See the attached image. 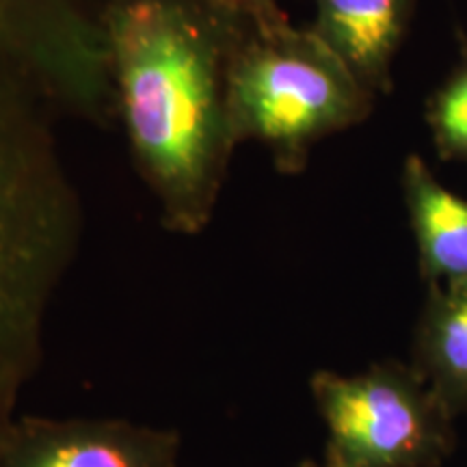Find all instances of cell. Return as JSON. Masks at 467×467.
I'll list each match as a JSON object with an SVG mask.
<instances>
[{
	"label": "cell",
	"instance_id": "5",
	"mask_svg": "<svg viewBox=\"0 0 467 467\" xmlns=\"http://www.w3.org/2000/svg\"><path fill=\"white\" fill-rule=\"evenodd\" d=\"M173 429L117 418H14L0 467H178Z\"/></svg>",
	"mask_w": 467,
	"mask_h": 467
},
{
	"label": "cell",
	"instance_id": "9",
	"mask_svg": "<svg viewBox=\"0 0 467 467\" xmlns=\"http://www.w3.org/2000/svg\"><path fill=\"white\" fill-rule=\"evenodd\" d=\"M433 143L441 161L467 162V50L429 102L426 110Z\"/></svg>",
	"mask_w": 467,
	"mask_h": 467
},
{
	"label": "cell",
	"instance_id": "8",
	"mask_svg": "<svg viewBox=\"0 0 467 467\" xmlns=\"http://www.w3.org/2000/svg\"><path fill=\"white\" fill-rule=\"evenodd\" d=\"M411 358L454 416L467 413V279L429 284Z\"/></svg>",
	"mask_w": 467,
	"mask_h": 467
},
{
	"label": "cell",
	"instance_id": "12",
	"mask_svg": "<svg viewBox=\"0 0 467 467\" xmlns=\"http://www.w3.org/2000/svg\"><path fill=\"white\" fill-rule=\"evenodd\" d=\"M296 467H329V465H327L325 461H323V463H318V461L306 459V461H303V463H299V465H296Z\"/></svg>",
	"mask_w": 467,
	"mask_h": 467
},
{
	"label": "cell",
	"instance_id": "2",
	"mask_svg": "<svg viewBox=\"0 0 467 467\" xmlns=\"http://www.w3.org/2000/svg\"><path fill=\"white\" fill-rule=\"evenodd\" d=\"M57 115L42 85L0 46V411L7 413L42 366L48 309L85 232Z\"/></svg>",
	"mask_w": 467,
	"mask_h": 467
},
{
	"label": "cell",
	"instance_id": "1",
	"mask_svg": "<svg viewBox=\"0 0 467 467\" xmlns=\"http://www.w3.org/2000/svg\"><path fill=\"white\" fill-rule=\"evenodd\" d=\"M247 20L225 0H104L115 117L169 232L202 234L217 210L238 148L230 66Z\"/></svg>",
	"mask_w": 467,
	"mask_h": 467
},
{
	"label": "cell",
	"instance_id": "3",
	"mask_svg": "<svg viewBox=\"0 0 467 467\" xmlns=\"http://www.w3.org/2000/svg\"><path fill=\"white\" fill-rule=\"evenodd\" d=\"M375 102L309 26L247 20L230 66L232 132L265 145L279 173H301L314 145L361 124Z\"/></svg>",
	"mask_w": 467,
	"mask_h": 467
},
{
	"label": "cell",
	"instance_id": "11",
	"mask_svg": "<svg viewBox=\"0 0 467 467\" xmlns=\"http://www.w3.org/2000/svg\"><path fill=\"white\" fill-rule=\"evenodd\" d=\"M14 422V413H7V411H0V448H3V441H5V435H7L9 426Z\"/></svg>",
	"mask_w": 467,
	"mask_h": 467
},
{
	"label": "cell",
	"instance_id": "4",
	"mask_svg": "<svg viewBox=\"0 0 467 467\" xmlns=\"http://www.w3.org/2000/svg\"><path fill=\"white\" fill-rule=\"evenodd\" d=\"M309 392L329 433V467H440L454 451L457 416L411 364L318 370Z\"/></svg>",
	"mask_w": 467,
	"mask_h": 467
},
{
	"label": "cell",
	"instance_id": "7",
	"mask_svg": "<svg viewBox=\"0 0 467 467\" xmlns=\"http://www.w3.org/2000/svg\"><path fill=\"white\" fill-rule=\"evenodd\" d=\"M402 195L424 282L467 279V200L446 189L418 154L402 165Z\"/></svg>",
	"mask_w": 467,
	"mask_h": 467
},
{
	"label": "cell",
	"instance_id": "10",
	"mask_svg": "<svg viewBox=\"0 0 467 467\" xmlns=\"http://www.w3.org/2000/svg\"><path fill=\"white\" fill-rule=\"evenodd\" d=\"M225 3L258 22L285 20L288 17L282 7V0H225Z\"/></svg>",
	"mask_w": 467,
	"mask_h": 467
},
{
	"label": "cell",
	"instance_id": "6",
	"mask_svg": "<svg viewBox=\"0 0 467 467\" xmlns=\"http://www.w3.org/2000/svg\"><path fill=\"white\" fill-rule=\"evenodd\" d=\"M312 31L375 96L394 87V61L416 0H314Z\"/></svg>",
	"mask_w": 467,
	"mask_h": 467
}]
</instances>
